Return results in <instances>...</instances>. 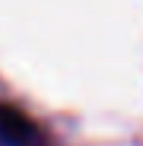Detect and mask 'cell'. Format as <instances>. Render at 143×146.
Wrapping results in <instances>:
<instances>
[{
  "instance_id": "6da1fadb",
  "label": "cell",
  "mask_w": 143,
  "mask_h": 146,
  "mask_svg": "<svg viewBox=\"0 0 143 146\" xmlns=\"http://www.w3.org/2000/svg\"><path fill=\"white\" fill-rule=\"evenodd\" d=\"M0 140L6 146H27L33 140V125L27 122V116L6 104H0Z\"/></svg>"
}]
</instances>
